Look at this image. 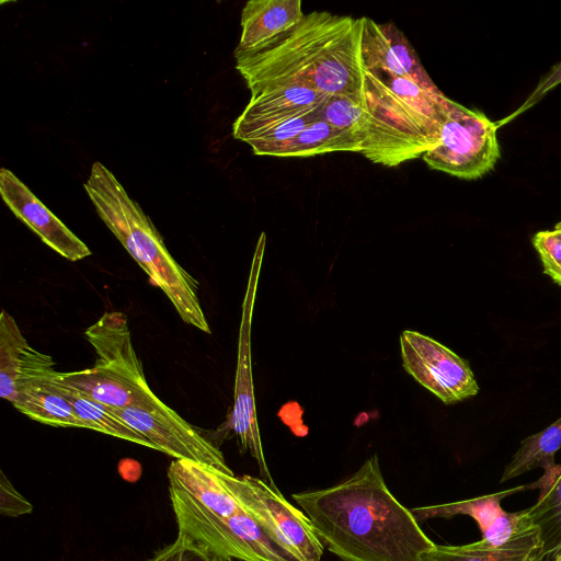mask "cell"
<instances>
[{
  "label": "cell",
  "instance_id": "6da1fadb",
  "mask_svg": "<svg viewBox=\"0 0 561 561\" xmlns=\"http://www.w3.org/2000/svg\"><path fill=\"white\" fill-rule=\"evenodd\" d=\"M291 497L342 561H421L436 545L390 492L377 455L345 480Z\"/></svg>",
  "mask_w": 561,
  "mask_h": 561
},
{
  "label": "cell",
  "instance_id": "7a4b0ae2",
  "mask_svg": "<svg viewBox=\"0 0 561 561\" xmlns=\"http://www.w3.org/2000/svg\"><path fill=\"white\" fill-rule=\"evenodd\" d=\"M360 32V18L313 11L257 48L234 51L236 68L251 92L295 83L327 95L362 96Z\"/></svg>",
  "mask_w": 561,
  "mask_h": 561
},
{
  "label": "cell",
  "instance_id": "3957f363",
  "mask_svg": "<svg viewBox=\"0 0 561 561\" xmlns=\"http://www.w3.org/2000/svg\"><path fill=\"white\" fill-rule=\"evenodd\" d=\"M367 129L362 154L385 167L422 157L438 144L448 98L409 78L385 71L365 72Z\"/></svg>",
  "mask_w": 561,
  "mask_h": 561
},
{
  "label": "cell",
  "instance_id": "277c9868",
  "mask_svg": "<svg viewBox=\"0 0 561 561\" xmlns=\"http://www.w3.org/2000/svg\"><path fill=\"white\" fill-rule=\"evenodd\" d=\"M96 213L152 284L169 298L181 319L210 334L198 297V282L169 253L159 231L101 162L92 164L84 183Z\"/></svg>",
  "mask_w": 561,
  "mask_h": 561
},
{
  "label": "cell",
  "instance_id": "5b68a950",
  "mask_svg": "<svg viewBox=\"0 0 561 561\" xmlns=\"http://www.w3.org/2000/svg\"><path fill=\"white\" fill-rule=\"evenodd\" d=\"M179 533L205 545L228 561H297L242 510L229 517L209 513L176 489L169 488Z\"/></svg>",
  "mask_w": 561,
  "mask_h": 561
},
{
  "label": "cell",
  "instance_id": "8992f818",
  "mask_svg": "<svg viewBox=\"0 0 561 561\" xmlns=\"http://www.w3.org/2000/svg\"><path fill=\"white\" fill-rule=\"evenodd\" d=\"M225 481L240 508L297 561H321L323 545L306 514L293 506L264 480L225 473Z\"/></svg>",
  "mask_w": 561,
  "mask_h": 561
},
{
  "label": "cell",
  "instance_id": "52a82bcc",
  "mask_svg": "<svg viewBox=\"0 0 561 561\" xmlns=\"http://www.w3.org/2000/svg\"><path fill=\"white\" fill-rule=\"evenodd\" d=\"M495 123L482 112L448 100L438 144L422 159L434 170L473 180L493 169L501 156Z\"/></svg>",
  "mask_w": 561,
  "mask_h": 561
},
{
  "label": "cell",
  "instance_id": "ba28073f",
  "mask_svg": "<svg viewBox=\"0 0 561 561\" xmlns=\"http://www.w3.org/2000/svg\"><path fill=\"white\" fill-rule=\"evenodd\" d=\"M265 233L262 232L254 251L248 285L242 302V314L239 329L238 358L233 391L231 428L238 438L242 453L250 451L256 460L261 477L272 488L274 483L265 462L260 436L251 362V328L254 301L265 250Z\"/></svg>",
  "mask_w": 561,
  "mask_h": 561
},
{
  "label": "cell",
  "instance_id": "9c48e42d",
  "mask_svg": "<svg viewBox=\"0 0 561 561\" xmlns=\"http://www.w3.org/2000/svg\"><path fill=\"white\" fill-rule=\"evenodd\" d=\"M111 409L121 420L148 439L153 449L175 459L193 460L233 474L218 446L159 398L145 407Z\"/></svg>",
  "mask_w": 561,
  "mask_h": 561
},
{
  "label": "cell",
  "instance_id": "30bf717a",
  "mask_svg": "<svg viewBox=\"0 0 561 561\" xmlns=\"http://www.w3.org/2000/svg\"><path fill=\"white\" fill-rule=\"evenodd\" d=\"M400 347L405 371L445 404L478 393L479 386L468 363L434 339L405 330Z\"/></svg>",
  "mask_w": 561,
  "mask_h": 561
},
{
  "label": "cell",
  "instance_id": "8fae6325",
  "mask_svg": "<svg viewBox=\"0 0 561 561\" xmlns=\"http://www.w3.org/2000/svg\"><path fill=\"white\" fill-rule=\"evenodd\" d=\"M329 96L301 84H267L251 92L248 105L233 123L232 135L248 144L274 126L314 112Z\"/></svg>",
  "mask_w": 561,
  "mask_h": 561
},
{
  "label": "cell",
  "instance_id": "7c38bea8",
  "mask_svg": "<svg viewBox=\"0 0 561 561\" xmlns=\"http://www.w3.org/2000/svg\"><path fill=\"white\" fill-rule=\"evenodd\" d=\"M0 194L10 210L58 254L72 262L91 255L89 247L7 168L0 170Z\"/></svg>",
  "mask_w": 561,
  "mask_h": 561
},
{
  "label": "cell",
  "instance_id": "4fadbf2b",
  "mask_svg": "<svg viewBox=\"0 0 561 561\" xmlns=\"http://www.w3.org/2000/svg\"><path fill=\"white\" fill-rule=\"evenodd\" d=\"M360 61L364 71H385L405 77L431 92H442L432 81L404 36L391 22L377 23L362 16Z\"/></svg>",
  "mask_w": 561,
  "mask_h": 561
},
{
  "label": "cell",
  "instance_id": "5bb4252c",
  "mask_svg": "<svg viewBox=\"0 0 561 561\" xmlns=\"http://www.w3.org/2000/svg\"><path fill=\"white\" fill-rule=\"evenodd\" d=\"M526 489L527 485H522L470 500L414 507L411 512L417 522L437 517L450 518L456 515L469 516L478 524L483 539L493 546H501L531 526L525 510L508 513L501 506L504 497Z\"/></svg>",
  "mask_w": 561,
  "mask_h": 561
},
{
  "label": "cell",
  "instance_id": "9a60e30c",
  "mask_svg": "<svg viewBox=\"0 0 561 561\" xmlns=\"http://www.w3.org/2000/svg\"><path fill=\"white\" fill-rule=\"evenodd\" d=\"M96 359L93 368L141 389H150L131 342L127 318L119 311H105L84 331Z\"/></svg>",
  "mask_w": 561,
  "mask_h": 561
},
{
  "label": "cell",
  "instance_id": "2e32d148",
  "mask_svg": "<svg viewBox=\"0 0 561 561\" xmlns=\"http://www.w3.org/2000/svg\"><path fill=\"white\" fill-rule=\"evenodd\" d=\"M53 357L27 342L14 318L4 309L0 314V396L11 402L25 385L51 378L55 370Z\"/></svg>",
  "mask_w": 561,
  "mask_h": 561
},
{
  "label": "cell",
  "instance_id": "e0dca14e",
  "mask_svg": "<svg viewBox=\"0 0 561 561\" xmlns=\"http://www.w3.org/2000/svg\"><path fill=\"white\" fill-rule=\"evenodd\" d=\"M225 473L205 463L175 459L168 469L169 486L184 493L203 510L229 517L241 508L226 484Z\"/></svg>",
  "mask_w": 561,
  "mask_h": 561
},
{
  "label": "cell",
  "instance_id": "ac0fdd59",
  "mask_svg": "<svg viewBox=\"0 0 561 561\" xmlns=\"http://www.w3.org/2000/svg\"><path fill=\"white\" fill-rule=\"evenodd\" d=\"M300 0H250L241 12L242 32L234 51L257 48L297 25L304 18Z\"/></svg>",
  "mask_w": 561,
  "mask_h": 561
},
{
  "label": "cell",
  "instance_id": "d6986e66",
  "mask_svg": "<svg viewBox=\"0 0 561 561\" xmlns=\"http://www.w3.org/2000/svg\"><path fill=\"white\" fill-rule=\"evenodd\" d=\"M542 541L537 527L524 531L501 546L485 539L450 546L435 545L421 561H542Z\"/></svg>",
  "mask_w": 561,
  "mask_h": 561
},
{
  "label": "cell",
  "instance_id": "ffe728a7",
  "mask_svg": "<svg viewBox=\"0 0 561 561\" xmlns=\"http://www.w3.org/2000/svg\"><path fill=\"white\" fill-rule=\"evenodd\" d=\"M53 379L111 408L145 407L158 399L151 389H141L93 367L71 373L57 371Z\"/></svg>",
  "mask_w": 561,
  "mask_h": 561
},
{
  "label": "cell",
  "instance_id": "44dd1931",
  "mask_svg": "<svg viewBox=\"0 0 561 561\" xmlns=\"http://www.w3.org/2000/svg\"><path fill=\"white\" fill-rule=\"evenodd\" d=\"M51 378L23 386L11 403L21 413L46 425L85 428L72 404Z\"/></svg>",
  "mask_w": 561,
  "mask_h": 561
},
{
  "label": "cell",
  "instance_id": "7402d4cb",
  "mask_svg": "<svg viewBox=\"0 0 561 561\" xmlns=\"http://www.w3.org/2000/svg\"><path fill=\"white\" fill-rule=\"evenodd\" d=\"M529 488L540 490L537 502L527 512L540 533L546 559L561 547V465L546 469L538 481L527 485Z\"/></svg>",
  "mask_w": 561,
  "mask_h": 561
},
{
  "label": "cell",
  "instance_id": "603a6c76",
  "mask_svg": "<svg viewBox=\"0 0 561 561\" xmlns=\"http://www.w3.org/2000/svg\"><path fill=\"white\" fill-rule=\"evenodd\" d=\"M51 380L72 404L85 428L94 430L153 449L152 444L148 439L121 420L110 407L90 399L76 389L60 385L53 378Z\"/></svg>",
  "mask_w": 561,
  "mask_h": 561
},
{
  "label": "cell",
  "instance_id": "cb8c5ba5",
  "mask_svg": "<svg viewBox=\"0 0 561 561\" xmlns=\"http://www.w3.org/2000/svg\"><path fill=\"white\" fill-rule=\"evenodd\" d=\"M560 448L561 416L545 430L522 440L500 482L504 483L536 468L549 469L556 465L554 456Z\"/></svg>",
  "mask_w": 561,
  "mask_h": 561
},
{
  "label": "cell",
  "instance_id": "d4e9b609",
  "mask_svg": "<svg viewBox=\"0 0 561 561\" xmlns=\"http://www.w3.org/2000/svg\"><path fill=\"white\" fill-rule=\"evenodd\" d=\"M364 139L318 119L294 139L284 158H308L335 151L362 152Z\"/></svg>",
  "mask_w": 561,
  "mask_h": 561
},
{
  "label": "cell",
  "instance_id": "484cf974",
  "mask_svg": "<svg viewBox=\"0 0 561 561\" xmlns=\"http://www.w3.org/2000/svg\"><path fill=\"white\" fill-rule=\"evenodd\" d=\"M316 114L319 119L365 139L367 114L364 95H330Z\"/></svg>",
  "mask_w": 561,
  "mask_h": 561
},
{
  "label": "cell",
  "instance_id": "4316f807",
  "mask_svg": "<svg viewBox=\"0 0 561 561\" xmlns=\"http://www.w3.org/2000/svg\"><path fill=\"white\" fill-rule=\"evenodd\" d=\"M316 111L274 126L248 142L254 154L284 158L294 139L306 126L318 121Z\"/></svg>",
  "mask_w": 561,
  "mask_h": 561
},
{
  "label": "cell",
  "instance_id": "83f0119b",
  "mask_svg": "<svg viewBox=\"0 0 561 561\" xmlns=\"http://www.w3.org/2000/svg\"><path fill=\"white\" fill-rule=\"evenodd\" d=\"M148 561H228L186 534L156 552Z\"/></svg>",
  "mask_w": 561,
  "mask_h": 561
},
{
  "label": "cell",
  "instance_id": "f1b7e54d",
  "mask_svg": "<svg viewBox=\"0 0 561 561\" xmlns=\"http://www.w3.org/2000/svg\"><path fill=\"white\" fill-rule=\"evenodd\" d=\"M543 272L561 285V222L553 230L539 231L533 237Z\"/></svg>",
  "mask_w": 561,
  "mask_h": 561
},
{
  "label": "cell",
  "instance_id": "f546056e",
  "mask_svg": "<svg viewBox=\"0 0 561 561\" xmlns=\"http://www.w3.org/2000/svg\"><path fill=\"white\" fill-rule=\"evenodd\" d=\"M561 83V61L554 65L545 76H542L533 90V92L528 95V98L523 102V104L514 111L508 116L495 123V127L499 128L511 121H513L518 115L523 114L534 105H536L548 92L554 89L557 85Z\"/></svg>",
  "mask_w": 561,
  "mask_h": 561
},
{
  "label": "cell",
  "instance_id": "4dcf8cb0",
  "mask_svg": "<svg viewBox=\"0 0 561 561\" xmlns=\"http://www.w3.org/2000/svg\"><path fill=\"white\" fill-rule=\"evenodd\" d=\"M0 473L1 514L4 516L18 517L31 513L33 511V505L15 490L2 471Z\"/></svg>",
  "mask_w": 561,
  "mask_h": 561
},
{
  "label": "cell",
  "instance_id": "1f68e13d",
  "mask_svg": "<svg viewBox=\"0 0 561 561\" xmlns=\"http://www.w3.org/2000/svg\"><path fill=\"white\" fill-rule=\"evenodd\" d=\"M542 561H561V547L556 549L551 554H549Z\"/></svg>",
  "mask_w": 561,
  "mask_h": 561
}]
</instances>
